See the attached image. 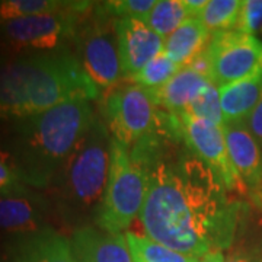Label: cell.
Wrapping results in <instances>:
<instances>
[{"label": "cell", "instance_id": "14", "mask_svg": "<svg viewBox=\"0 0 262 262\" xmlns=\"http://www.w3.org/2000/svg\"><path fill=\"white\" fill-rule=\"evenodd\" d=\"M210 82V79L196 73L192 69L182 67L162 89L151 94V98L158 106L165 108L168 114L182 117Z\"/></svg>", "mask_w": 262, "mask_h": 262}, {"label": "cell", "instance_id": "2", "mask_svg": "<svg viewBox=\"0 0 262 262\" xmlns=\"http://www.w3.org/2000/svg\"><path fill=\"white\" fill-rule=\"evenodd\" d=\"M99 89L69 54H37L0 63V120H22L60 103L96 99Z\"/></svg>", "mask_w": 262, "mask_h": 262}, {"label": "cell", "instance_id": "15", "mask_svg": "<svg viewBox=\"0 0 262 262\" xmlns=\"http://www.w3.org/2000/svg\"><path fill=\"white\" fill-rule=\"evenodd\" d=\"M262 98V72L220 89L225 124L244 122Z\"/></svg>", "mask_w": 262, "mask_h": 262}, {"label": "cell", "instance_id": "8", "mask_svg": "<svg viewBox=\"0 0 262 262\" xmlns=\"http://www.w3.org/2000/svg\"><path fill=\"white\" fill-rule=\"evenodd\" d=\"M88 3H75L69 9L28 18L0 22V35L19 48L54 50L64 39L75 35L79 13Z\"/></svg>", "mask_w": 262, "mask_h": 262}, {"label": "cell", "instance_id": "5", "mask_svg": "<svg viewBox=\"0 0 262 262\" xmlns=\"http://www.w3.org/2000/svg\"><path fill=\"white\" fill-rule=\"evenodd\" d=\"M150 172L133 162L128 147L113 139L111 166L98 223L105 232L121 233L140 215L149 189Z\"/></svg>", "mask_w": 262, "mask_h": 262}, {"label": "cell", "instance_id": "25", "mask_svg": "<svg viewBox=\"0 0 262 262\" xmlns=\"http://www.w3.org/2000/svg\"><path fill=\"white\" fill-rule=\"evenodd\" d=\"M28 196L27 184L20 179L16 169L8 158L0 156V198H18Z\"/></svg>", "mask_w": 262, "mask_h": 262}, {"label": "cell", "instance_id": "4", "mask_svg": "<svg viewBox=\"0 0 262 262\" xmlns=\"http://www.w3.org/2000/svg\"><path fill=\"white\" fill-rule=\"evenodd\" d=\"M103 114L114 140L130 147L155 133L179 134V120L159 111L151 95L139 84L114 86L103 101Z\"/></svg>", "mask_w": 262, "mask_h": 262}, {"label": "cell", "instance_id": "22", "mask_svg": "<svg viewBox=\"0 0 262 262\" xmlns=\"http://www.w3.org/2000/svg\"><path fill=\"white\" fill-rule=\"evenodd\" d=\"M72 5L73 2H60V0H2L0 22L44 15V13H56L69 9Z\"/></svg>", "mask_w": 262, "mask_h": 262}, {"label": "cell", "instance_id": "31", "mask_svg": "<svg viewBox=\"0 0 262 262\" xmlns=\"http://www.w3.org/2000/svg\"><path fill=\"white\" fill-rule=\"evenodd\" d=\"M255 262H262V258H261V259H256V261H255Z\"/></svg>", "mask_w": 262, "mask_h": 262}, {"label": "cell", "instance_id": "16", "mask_svg": "<svg viewBox=\"0 0 262 262\" xmlns=\"http://www.w3.org/2000/svg\"><path fill=\"white\" fill-rule=\"evenodd\" d=\"M15 262H76L72 244L54 230L42 229L19 245Z\"/></svg>", "mask_w": 262, "mask_h": 262}, {"label": "cell", "instance_id": "30", "mask_svg": "<svg viewBox=\"0 0 262 262\" xmlns=\"http://www.w3.org/2000/svg\"><path fill=\"white\" fill-rule=\"evenodd\" d=\"M225 262H252L248 256L245 255H239V253H232Z\"/></svg>", "mask_w": 262, "mask_h": 262}, {"label": "cell", "instance_id": "3", "mask_svg": "<svg viewBox=\"0 0 262 262\" xmlns=\"http://www.w3.org/2000/svg\"><path fill=\"white\" fill-rule=\"evenodd\" d=\"M96 120L91 101L76 98L46 113L15 120L12 165L27 185L46 187Z\"/></svg>", "mask_w": 262, "mask_h": 262}, {"label": "cell", "instance_id": "28", "mask_svg": "<svg viewBox=\"0 0 262 262\" xmlns=\"http://www.w3.org/2000/svg\"><path fill=\"white\" fill-rule=\"evenodd\" d=\"M246 127L249 128L251 134L253 136V139L256 140V143H258V146H259V149L262 151V98L259 103L255 106L252 114L248 117Z\"/></svg>", "mask_w": 262, "mask_h": 262}, {"label": "cell", "instance_id": "19", "mask_svg": "<svg viewBox=\"0 0 262 262\" xmlns=\"http://www.w3.org/2000/svg\"><path fill=\"white\" fill-rule=\"evenodd\" d=\"M196 18L188 0H159L149 13L146 24L163 39L175 32L187 20Z\"/></svg>", "mask_w": 262, "mask_h": 262}, {"label": "cell", "instance_id": "11", "mask_svg": "<svg viewBox=\"0 0 262 262\" xmlns=\"http://www.w3.org/2000/svg\"><path fill=\"white\" fill-rule=\"evenodd\" d=\"M118 39L122 73L133 77L153 58L163 53L165 39L149 25L134 18H117L114 22Z\"/></svg>", "mask_w": 262, "mask_h": 262}, {"label": "cell", "instance_id": "27", "mask_svg": "<svg viewBox=\"0 0 262 262\" xmlns=\"http://www.w3.org/2000/svg\"><path fill=\"white\" fill-rule=\"evenodd\" d=\"M236 31L252 35L256 31H262V0H245L242 2L241 15L236 24Z\"/></svg>", "mask_w": 262, "mask_h": 262}, {"label": "cell", "instance_id": "10", "mask_svg": "<svg viewBox=\"0 0 262 262\" xmlns=\"http://www.w3.org/2000/svg\"><path fill=\"white\" fill-rule=\"evenodd\" d=\"M80 64L98 89H113L121 79L122 64L115 27H91L84 29L80 41Z\"/></svg>", "mask_w": 262, "mask_h": 262}, {"label": "cell", "instance_id": "26", "mask_svg": "<svg viewBox=\"0 0 262 262\" xmlns=\"http://www.w3.org/2000/svg\"><path fill=\"white\" fill-rule=\"evenodd\" d=\"M155 6L156 0H120L106 3V9L113 10L117 18H134L144 22Z\"/></svg>", "mask_w": 262, "mask_h": 262}, {"label": "cell", "instance_id": "18", "mask_svg": "<svg viewBox=\"0 0 262 262\" xmlns=\"http://www.w3.org/2000/svg\"><path fill=\"white\" fill-rule=\"evenodd\" d=\"M41 214L28 196L0 198V230L35 233L41 229Z\"/></svg>", "mask_w": 262, "mask_h": 262}, {"label": "cell", "instance_id": "24", "mask_svg": "<svg viewBox=\"0 0 262 262\" xmlns=\"http://www.w3.org/2000/svg\"><path fill=\"white\" fill-rule=\"evenodd\" d=\"M184 115L207 120L217 125H225V118L220 105V89L213 82H210L206 86V89L196 96L195 101L189 105V108Z\"/></svg>", "mask_w": 262, "mask_h": 262}, {"label": "cell", "instance_id": "6", "mask_svg": "<svg viewBox=\"0 0 262 262\" xmlns=\"http://www.w3.org/2000/svg\"><path fill=\"white\" fill-rule=\"evenodd\" d=\"M111 144L106 127L95 120L63 168L64 189L72 201L91 206L103 196L111 166Z\"/></svg>", "mask_w": 262, "mask_h": 262}, {"label": "cell", "instance_id": "21", "mask_svg": "<svg viewBox=\"0 0 262 262\" xmlns=\"http://www.w3.org/2000/svg\"><path fill=\"white\" fill-rule=\"evenodd\" d=\"M241 9V0H210L196 18L213 34L220 31H230L236 28Z\"/></svg>", "mask_w": 262, "mask_h": 262}, {"label": "cell", "instance_id": "12", "mask_svg": "<svg viewBox=\"0 0 262 262\" xmlns=\"http://www.w3.org/2000/svg\"><path fill=\"white\" fill-rule=\"evenodd\" d=\"M229 156L256 206L262 208V151L246 122L225 124Z\"/></svg>", "mask_w": 262, "mask_h": 262}, {"label": "cell", "instance_id": "29", "mask_svg": "<svg viewBox=\"0 0 262 262\" xmlns=\"http://www.w3.org/2000/svg\"><path fill=\"white\" fill-rule=\"evenodd\" d=\"M198 262H225V256L222 251H211L206 253L204 256H201Z\"/></svg>", "mask_w": 262, "mask_h": 262}, {"label": "cell", "instance_id": "20", "mask_svg": "<svg viewBox=\"0 0 262 262\" xmlns=\"http://www.w3.org/2000/svg\"><path fill=\"white\" fill-rule=\"evenodd\" d=\"M133 262H198V258L172 251L146 236L133 232L124 234Z\"/></svg>", "mask_w": 262, "mask_h": 262}, {"label": "cell", "instance_id": "1", "mask_svg": "<svg viewBox=\"0 0 262 262\" xmlns=\"http://www.w3.org/2000/svg\"><path fill=\"white\" fill-rule=\"evenodd\" d=\"M196 156L159 162L149 175L140 220L147 237L172 251L201 258L233 242L241 206Z\"/></svg>", "mask_w": 262, "mask_h": 262}, {"label": "cell", "instance_id": "23", "mask_svg": "<svg viewBox=\"0 0 262 262\" xmlns=\"http://www.w3.org/2000/svg\"><path fill=\"white\" fill-rule=\"evenodd\" d=\"M181 69L182 67L175 64L165 53H162L130 79L151 95L162 89Z\"/></svg>", "mask_w": 262, "mask_h": 262}, {"label": "cell", "instance_id": "7", "mask_svg": "<svg viewBox=\"0 0 262 262\" xmlns=\"http://www.w3.org/2000/svg\"><path fill=\"white\" fill-rule=\"evenodd\" d=\"M203 53L210 63V80L219 89L262 72V42L236 29L214 32Z\"/></svg>", "mask_w": 262, "mask_h": 262}, {"label": "cell", "instance_id": "17", "mask_svg": "<svg viewBox=\"0 0 262 262\" xmlns=\"http://www.w3.org/2000/svg\"><path fill=\"white\" fill-rule=\"evenodd\" d=\"M210 31L198 18H192L182 24L175 32L165 39L163 53L179 67H185L200 54L210 41Z\"/></svg>", "mask_w": 262, "mask_h": 262}, {"label": "cell", "instance_id": "9", "mask_svg": "<svg viewBox=\"0 0 262 262\" xmlns=\"http://www.w3.org/2000/svg\"><path fill=\"white\" fill-rule=\"evenodd\" d=\"M179 121L181 137L187 141V146L194 151V156L203 160L220 178L227 189L246 194L248 189L237 175L229 156L223 125H217L214 122L189 115L179 117Z\"/></svg>", "mask_w": 262, "mask_h": 262}, {"label": "cell", "instance_id": "13", "mask_svg": "<svg viewBox=\"0 0 262 262\" xmlns=\"http://www.w3.org/2000/svg\"><path fill=\"white\" fill-rule=\"evenodd\" d=\"M70 244L76 262H133L125 236L121 233L83 227L73 234Z\"/></svg>", "mask_w": 262, "mask_h": 262}]
</instances>
